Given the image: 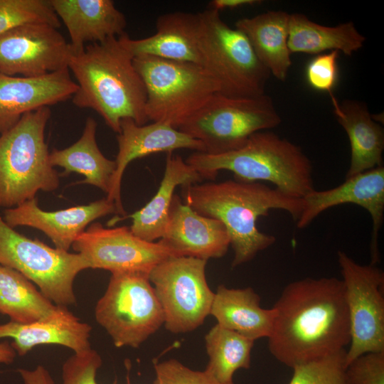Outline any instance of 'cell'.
Masks as SVG:
<instances>
[{
	"instance_id": "obj_5",
	"label": "cell",
	"mask_w": 384,
	"mask_h": 384,
	"mask_svg": "<svg viewBox=\"0 0 384 384\" xmlns=\"http://www.w3.org/2000/svg\"><path fill=\"white\" fill-rule=\"evenodd\" d=\"M50 114L49 107L39 108L0 133V207H16L35 198L39 191H53L59 186V174L50 163L45 142Z\"/></svg>"
},
{
	"instance_id": "obj_25",
	"label": "cell",
	"mask_w": 384,
	"mask_h": 384,
	"mask_svg": "<svg viewBox=\"0 0 384 384\" xmlns=\"http://www.w3.org/2000/svg\"><path fill=\"white\" fill-rule=\"evenodd\" d=\"M289 15L283 11H269L238 19L235 24L246 36L260 61L282 82L292 64L288 47Z\"/></svg>"
},
{
	"instance_id": "obj_18",
	"label": "cell",
	"mask_w": 384,
	"mask_h": 384,
	"mask_svg": "<svg viewBox=\"0 0 384 384\" xmlns=\"http://www.w3.org/2000/svg\"><path fill=\"white\" fill-rule=\"evenodd\" d=\"M78 87L68 68L35 78L0 72V133L13 127L26 113L66 101Z\"/></svg>"
},
{
	"instance_id": "obj_23",
	"label": "cell",
	"mask_w": 384,
	"mask_h": 384,
	"mask_svg": "<svg viewBox=\"0 0 384 384\" xmlns=\"http://www.w3.org/2000/svg\"><path fill=\"white\" fill-rule=\"evenodd\" d=\"M333 107L350 142L351 161L346 178L383 166V129L373 119L367 106L357 100H346Z\"/></svg>"
},
{
	"instance_id": "obj_37",
	"label": "cell",
	"mask_w": 384,
	"mask_h": 384,
	"mask_svg": "<svg viewBox=\"0 0 384 384\" xmlns=\"http://www.w3.org/2000/svg\"><path fill=\"white\" fill-rule=\"evenodd\" d=\"M17 371L23 384H55L49 371L41 365L33 370L18 368Z\"/></svg>"
},
{
	"instance_id": "obj_3",
	"label": "cell",
	"mask_w": 384,
	"mask_h": 384,
	"mask_svg": "<svg viewBox=\"0 0 384 384\" xmlns=\"http://www.w3.org/2000/svg\"><path fill=\"white\" fill-rule=\"evenodd\" d=\"M133 59L119 37H112L86 45L68 64L78 87L73 103L95 110L117 134L123 119L139 125L149 122L146 89Z\"/></svg>"
},
{
	"instance_id": "obj_33",
	"label": "cell",
	"mask_w": 384,
	"mask_h": 384,
	"mask_svg": "<svg viewBox=\"0 0 384 384\" xmlns=\"http://www.w3.org/2000/svg\"><path fill=\"white\" fill-rule=\"evenodd\" d=\"M338 51L333 50L316 55L308 62L305 68L308 85L314 90L327 92L332 104L338 102L333 90L338 79Z\"/></svg>"
},
{
	"instance_id": "obj_40",
	"label": "cell",
	"mask_w": 384,
	"mask_h": 384,
	"mask_svg": "<svg viewBox=\"0 0 384 384\" xmlns=\"http://www.w3.org/2000/svg\"><path fill=\"white\" fill-rule=\"evenodd\" d=\"M114 384H117V383H114ZM127 384H130L129 380L127 381Z\"/></svg>"
},
{
	"instance_id": "obj_31",
	"label": "cell",
	"mask_w": 384,
	"mask_h": 384,
	"mask_svg": "<svg viewBox=\"0 0 384 384\" xmlns=\"http://www.w3.org/2000/svg\"><path fill=\"white\" fill-rule=\"evenodd\" d=\"M31 23H46L56 28L61 25L50 0H0V36Z\"/></svg>"
},
{
	"instance_id": "obj_1",
	"label": "cell",
	"mask_w": 384,
	"mask_h": 384,
	"mask_svg": "<svg viewBox=\"0 0 384 384\" xmlns=\"http://www.w3.org/2000/svg\"><path fill=\"white\" fill-rule=\"evenodd\" d=\"M272 308L268 348L288 367L339 352L350 343L342 279L306 277L290 282Z\"/></svg>"
},
{
	"instance_id": "obj_16",
	"label": "cell",
	"mask_w": 384,
	"mask_h": 384,
	"mask_svg": "<svg viewBox=\"0 0 384 384\" xmlns=\"http://www.w3.org/2000/svg\"><path fill=\"white\" fill-rule=\"evenodd\" d=\"M117 139L116 170L106 198L114 203L117 213L122 215H126V212L121 200V182L131 161L155 153H173L179 149H188L195 152L205 151L203 144L198 140L168 124L159 122L139 125L132 119H123Z\"/></svg>"
},
{
	"instance_id": "obj_17",
	"label": "cell",
	"mask_w": 384,
	"mask_h": 384,
	"mask_svg": "<svg viewBox=\"0 0 384 384\" xmlns=\"http://www.w3.org/2000/svg\"><path fill=\"white\" fill-rule=\"evenodd\" d=\"M159 242L178 257H191L204 260L223 257L230 239L219 220L201 215L184 204L174 194L168 220Z\"/></svg>"
},
{
	"instance_id": "obj_22",
	"label": "cell",
	"mask_w": 384,
	"mask_h": 384,
	"mask_svg": "<svg viewBox=\"0 0 384 384\" xmlns=\"http://www.w3.org/2000/svg\"><path fill=\"white\" fill-rule=\"evenodd\" d=\"M66 27L75 54L87 43H101L124 34L126 18L112 0H50Z\"/></svg>"
},
{
	"instance_id": "obj_29",
	"label": "cell",
	"mask_w": 384,
	"mask_h": 384,
	"mask_svg": "<svg viewBox=\"0 0 384 384\" xmlns=\"http://www.w3.org/2000/svg\"><path fill=\"white\" fill-rule=\"evenodd\" d=\"M55 308L22 274L0 265V314L25 324L50 315Z\"/></svg>"
},
{
	"instance_id": "obj_36",
	"label": "cell",
	"mask_w": 384,
	"mask_h": 384,
	"mask_svg": "<svg viewBox=\"0 0 384 384\" xmlns=\"http://www.w3.org/2000/svg\"><path fill=\"white\" fill-rule=\"evenodd\" d=\"M347 384H384V351L369 352L346 367Z\"/></svg>"
},
{
	"instance_id": "obj_32",
	"label": "cell",
	"mask_w": 384,
	"mask_h": 384,
	"mask_svg": "<svg viewBox=\"0 0 384 384\" xmlns=\"http://www.w3.org/2000/svg\"><path fill=\"white\" fill-rule=\"evenodd\" d=\"M346 349L293 368L289 384H347Z\"/></svg>"
},
{
	"instance_id": "obj_11",
	"label": "cell",
	"mask_w": 384,
	"mask_h": 384,
	"mask_svg": "<svg viewBox=\"0 0 384 384\" xmlns=\"http://www.w3.org/2000/svg\"><path fill=\"white\" fill-rule=\"evenodd\" d=\"M207 261L191 257H170L149 272L161 306L166 329L172 333L191 331L210 314L215 293L206 278Z\"/></svg>"
},
{
	"instance_id": "obj_2",
	"label": "cell",
	"mask_w": 384,
	"mask_h": 384,
	"mask_svg": "<svg viewBox=\"0 0 384 384\" xmlns=\"http://www.w3.org/2000/svg\"><path fill=\"white\" fill-rule=\"evenodd\" d=\"M180 197L198 214L224 225L234 251L232 267L252 260L275 242L274 235L257 228L260 217L268 215L271 210H282L297 221L303 207L302 198L288 196L260 182L235 179L183 186Z\"/></svg>"
},
{
	"instance_id": "obj_19",
	"label": "cell",
	"mask_w": 384,
	"mask_h": 384,
	"mask_svg": "<svg viewBox=\"0 0 384 384\" xmlns=\"http://www.w3.org/2000/svg\"><path fill=\"white\" fill-rule=\"evenodd\" d=\"M117 213L114 203L102 198L87 205L56 211L41 210L37 198L4 210V221L11 228L28 226L44 233L55 248L68 251L75 239L95 220Z\"/></svg>"
},
{
	"instance_id": "obj_4",
	"label": "cell",
	"mask_w": 384,
	"mask_h": 384,
	"mask_svg": "<svg viewBox=\"0 0 384 384\" xmlns=\"http://www.w3.org/2000/svg\"><path fill=\"white\" fill-rule=\"evenodd\" d=\"M186 162L203 179H215L219 171L246 183L268 181L281 193L302 198L314 190L313 166L302 148L270 131L253 134L240 149L222 154L193 152Z\"/></svg>"
},
{
	"instance_id": "obj_21",
	"label": "cell",
	"mask_w": 384,
	"mask_h": 384,
	"mask_svg": "<svg viewBox=\"0 0 384 384\" xmlns=\"http://www.w3.org/2000/svg\"><path fill=\"white\" fill-rule=\"evenodd\" d=\"M91 330L67 306L56 305L50 315L36 321L23 324L10 321L0 324V338H12L11 346L21 356L42 344L61 345L80 353L91 348Z\"/></svg>"
},
{
	"instance_id": "obj_24",
	"label": "cell",
	"mask_w": 384,
	"mask_h": 384,
	"mask_svg": "<svg viewBox=\"0 0 384 384\" xmlns=\"http://www.w3.org/2000/svg\"><path fill=\"white\" fill-rule=\"evenodd\" d=\"M202 180L198 172L181 156L168 153L164 176L156 194L140 210L118 219L132 218V233L144 240L154 242L160 239L176 187L198 183Z\"/></svg>"
},
{
	"instance_id": "obj_12",
	"label": "cell",
	"mask_w": 384,
	"mask_h": 384,
	"mask_svg": "<svg viewBox=\"0 0 384 384\" xmlns=\"http://www.w3.org/2000/svg\"><path fill=\"white\" fill-rule=\"evenodd\" d=\"M351 332L346 366L359 356L384 351V273L338 251Z\"/></svg>"
},
{
	"instance_id": "obj_8",
	"label": "cell",
	"mask_w": 384,
	"mask_h": 384,
	"mask_svg": "<svg viewBox=\"0 0 384 384\" xmlns=\"http://www.w3.org/2000/svg\"><path fill=\"white\" fill-rule=\"evenodd\" d=\"M281 122L272 99L266 94L234 97L218 92L178 129L201 142L204 153L217 155L240 149L253 134L274 128Z\"/></svg>"
},
{
	"instance_id": "obj_30",
	"label": "cell",
	"mask_w": 384,
	"mask_h": 384,
	"mask_svg": "<svg viewBox=\"0 0 384 384\" xmlns=\"http://www.w3.org/2000/svg\"><path fill=\"white\" fill-rule=\"evenodd\" d=\"M205 340L209 357L205 371L219 382L233 383L237 370L250 368L255 341L218 324L210 329Z\"/></svg>"
},
{
	"instance_id": "obj_26",
	"label": "cell",
	"mask_w": 384,
	"mask_h": 384,
	"mask_svg": "<svg viewBox=\"0 0 384 384\" xmlns=\"http://www.w3.org/2000/svg\"><path fill=\"white\" fill-rule=\"evenodd\" d=\"M210 314L220 326L253 341L268 338L274 321L272 308H262L259 295L251 287L219 285Z\"/></svg>"
},
{
	"instance_id": "obj_14",
	"label": "cell",
	"mask_w": 384,
	"mask_h": 384,
	"mask_svg": "<svg viewBox=\"0 0 384 384\" xmlns=\"http://www.w3.org/2000/svg\"><path fill=\"white\" fill-rule=\"evenodd\" d=\"M75 54L58 28L31 23L0 36V72L35 78L68 68Z\"/></svg>"
},
{
	"instance_id": "obj_13",
	"label": "cell",
	"mask_w": 384,
	"mask_h": 384,
	"mask_svg": "<svg viewBox=\"0 0 384 384\" xmlns=\"http://www.w3.org/2000/svg\"><path fill=\"white\" fill-rule=\"evenodd\" d=\"M84 257L90 268L116 272L149 274L159 263L170 257H178L159 241L147 242L137 236L129 227L105 228L92 223L72 245Z\"/></svg>"
},
{
	"instance_id": "obj_35",
	"label": "cell",
	"mask_w": 384,
	"mask_h": 384,
	"mask_svg": "<svg viewBox=\"0 0 384 384\" xmlns=\"http://www.w3.org/2000/svg\"><path fill=\"white\" fill-rule=\"evenodd\" d=\"M154 370L153 384H235L222 383L206 371L191 370L176 359L155 363Z\"/></svg>"
},
{
	"instance_id": "obj_28",
	"label": "cell",
	"mask_w": 384,
	"mask_h": 384,
	"mask_svg": "<svg viewBox=\"0 0 384 384\" xmlns=\"http://www.w3.org/2000/svg\"><path fill=\"white\" fill-rule=\"evenodd\" d=\"M366 38L352 21L326 26L311 21L302 14L289 15L288 47L291 53L319 55L337 50L351 56L361 48Z\"/></svg>"
},
{
	"instance_id": "obj_27",
	"label": "cell",
	"mask_w": 384,
	"mask_h": 384,
	"mask_svg": "<svg viewBox=\"0 0 384 384\" xmlns=\"http://www.w3.org/2000/svg\"><path fill=\"white\" fill-rule=\"evenodd\" d=\"M96 121L87 117L80 138L65 149H54L50 152L49 161L53 167L58 166L64 169L63 176L76 172L85 176L83 181L75 183L95 186L107 195L116 163L105 157L100 150L96 142Z\"/></svg>"
},
{
	"instance_id": "obj_9",
	"label": "cell",
	"mask_w": 384,
	"mask_h": 384,
	"mask_svg": "<svg viewBox=\"0 0 384 384\" xmlns=\"http://www.w3.org/2000/svg\"><path fill=\"white\" fill-rule=\"evenodd\" d=\"M95 316L117 348H138L164 322L149 274L142 272L112 273Z\"/></svg>"
},
{
	"instance_id": "obj_38",
	"label": "cell",
	"mask_w": 384,
	"mask_h": 384,
	"mask_svg": "<svg viewBox=\"0 0 384 384\" xmlns=\"http://www.w3.org/2000/svg\"><path fill=\"white\" fill-rule=\"evenodd\" d=\"M259 0H213L208 4V8L219 12L224 9H234L245 6L261 4Z\"/></svg>"
},
{
	"instance_id": "obj_15",
	"label": "cell",
	"mask_w": 384,
	"mask_h": 384,
	"mask_svg": "<svg viewBox=\"0 0 384 384\" xmlns=\"http://www.w3.org/2000/svg\"><path fill=\"white\" fill-rule=\"evenodd\" d=\"M303 207L296 225L307 227L324 211L339 205L351 203L366 209L372 220L370 243L371 265L380 262L378 235L384 220L383 166L346 178L343 183L333 188L314 190L302 198Z\"/></svg>"
},
{
	"instance_id": "obj_7",
	"label": "cell",
	"mask_w": 384,
	"mask_h": 384,
	"mask_svg": "<svg viewBox=\"0 0 384 384\" xmlns=\"http://www.w3.org/2000/svg\"><path fill=\"white\" fill-rule=\"evenodd\" d=\"M133 63L146 89L149 121L178 129L219 92L217 82L199 65L147 55L134 58Z\"/></svg>"
},
{
	"instance_id": "obj_20",
	"label": "cell",
	"mask_w": 384,
	"mask_h": 384,
	"mask_svg": "<svg viewBox=\"0 0 384 384\" xmlns=\"http://www.w3.org/2000/svg\"><path fill=\"white\" fill-rule=\"evenodd\" d=\"M198 27V13L176 11L159 16L150 36L132 39L124 33L119 38L134 58L153 56L201 66Z\"/></svg>"
},
{
	"instance_id": "obj_10",
	"label": "cell",
	"mask_w": 384,
	"mask_h": 384,
	"mask_svg": "<svg viewBox=\"0 0 384 384\" xmlns=\"http://www.w3.org/2000/svg\"><path fill=\"white\" fill-rule=\"evenodd\" d=\"M0 265L20 272L55 305L65 306L75 304V278L90 268L80 254L28 238L10 227L1 215Z\"/></svg>"
},
{
	"instance_id": "obj_6",
	"label": "cell",
	"mask_w": 384,
	"mask_h": 384,
	"mask_svg": "<svg viewBox=\"0 0 384 384\" xmlns=\"http://www.w3.org/2000/svg\"><path fill=\"white\" fill-rule=\"evenodd\" d=\"M198 16L201 66L217 82L218 93L234 97L265 94L271 74L257 57L246 36L230 28L216 10L207 8Z\"/></svg>"
},
{
	"instance_id": "obj_39",
	"label": "cell",
	"mask_w": 384,
	"mask_h": 384,
	"mask_svg": "<svg viewBox=\"0 0 384 384\" xmlns=\"http://www.w3.org/2000/svg\"><path fill=\"white\" fill-rule=\"evenodd\" d=\"M16 353L11 343L6 341L0 343V363L11 364L14 362Z\"/></svg>"
},
{
	"instance_id": "obj_34",
	"label": "cell",
	"mask_w": 384,
	"mask_h": 384,
	"mask_svg": "<svg viewBox=\"0 0 384 384\" xmlns=\"http://www.w3.org/2000/svg\"><path fill=\"white\" fill-rule=\"evenodd\" d=\"M102 361L95 350L74 353L62 367L61 384H97L96 375Z\"/></svg>"
}]
</instances>
